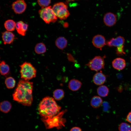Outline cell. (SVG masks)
Returning a JSON list of instances; mask_svg holds the SVG:
<instances>
[{
	"mask_svg": "<svg viewBox=\"0 0 131 131\" xmlns=\"http://www.w3.org/2000/svg\"><path fill=\"white\" fill-rule=\"evenodd\" d=\"M33 83L20 80L12 95L13 100L26 106L31 105L33 101Z\"/></svg>",
	"mask_w": 131,
	"mask_h": 131,
	"instance_id": "1",
	"label": "cell"
},
{
	"mask_svg": "<svg viewBox=\"0 0 131 131\" xmlns=\"http://www.w3.org/2000/svg\"><path fill=\"white\" fill-rule=\"evenodd\" d=\"M61 108L54 98L47 96L44 98L41 101L38 109L42 119H45L51 118L57 115Z\"/></svg>",
	"mask_w": 131,
	"mask_h": 131,
	"instance_id": "2",
	"label": "cell"
},
{
	"mask_svg": "<svg viewBox=\"0 0 131 131\" xmlns=\"http://www.w3.org/2000/svg\"><path fill=\"white\" fill-rule=\"evenodd\" d=\"M20 66L21 77L22 79L28 81L36 77V70L30 63L25 62Z\"/></svg>",
	"mask_w": 131,
	"mask_h": 131,
	"instance_id": "3",
	"label": "cell"
},
{
	"mask_svg": "<svg viewBox=\"0 0 131 131\" xmlns=\"http://www.w3.org/2000/svg\"><path fill=\"white\" fill-rule=\"evenodd\" d=\"M39 14L40 18L47 24L55 23L57 19L51 6L42 7L39 10Z\"/></svg>",
	"mask_w": 131,
	"mask_h": 131,
	"instance_id": "4",
	"label": "cell"
},
{
	"mask_svg": "<svg viewBox=\"0 0 131 131\" xmlns=\"http://www.w3.org/2000/svg\"><path fill=\"white\" fill-rule=\"evenodd\" d=\"M65 112L62 111L51 118L42 119L47 128L50 129L56 127L59 128L63 126L65 121L62 116Z\"/></svg>",
	"mask_w": 131,
	"mask_h": 131,
	"instance_id": "5",
	"label": "cell"
},
{
	"mask_svg": "<svg viewBox=\"0 0 131 131\" xmlns=\"http://www.w3.org/2000/svg\"><path fill=\"white\" fill-rule=\"evenodd\" d=\"M52 8L57 18L61 20L66 19L70 15L67 6L63 2H59L55 4Z\"/></svg>",
	"mask_w": 131,
	"mask_h": 131,
	"instance_id": "6",
	"label": "cell"
},
{
	"mask_svg": "<svg viewBox=\"0 0 131 131\" xmlns=\"http://www.w3.org/2000/svg\"><path fill=\"white\" fill-rule=\"evenodd\" d=\"M104 57L96 56L90 60L86 65L91 70L98 72L104 68L105 63Z\"/></svg>",
	"mask_w": 131,
	"mask_h": 131,
	"instance_id": "7",
	"label": "cell"
},
{
	"mask_svg": "<svg viewBox=\"0 0 131 131\" xmlns=\"http://www.w3.org/2000/svg\"><path fill=\"white\" fill-rule=\"evenodd\" d=\"M12 7L16 14H20L25 11L27 5L24 0H16L13 2Z\"/></svg>",
	"mask_w": 131,
	"mask_h": 131,
	"instance_id": "8",
	"label": "cell"
},
{
	"mask_svg": "<svg viewBox=\"0 0 131 131\" xmlns=\"http://www.w3.org/2000/svg\"><path fill=\"white\" fill-rule=\"evenodd\" d=\"M92 43L96 48L101 50L102 48L106 44V39L103 36L99 34L94 36L92 40Z\"/></svg>",
	"mask_w": 131,
	"mask_h": 131,
	"instance_id": "9",
	"label": "cell"
},
{
	"mask_svg": "<svg viewBox=\"0 0 131 131\" xmlns=\"http://www.w3.org/2000/svg\"><path fill=\"white\" fill-rule=\"evenodd\" d=\"M117 20L116 15L111 12L106 14L103 17V21L107 26L111 27L114 25L116 23Z\"/></svg>",
	"mask_w": 131,
	"mask_h": 131,
	"instance_id": "10",
	"label": "cell"
},
{
	"mask_svg": "<svg viewBox=\"0 0 131 131\" xmlns=\"http://www.w3.org/2000/svg\"><path fill=\"white\" fill-rule=\"evenodd\" d=\"M2 37L4 44H10L16 39L14 34L11 32L6 31L2 33Z\"/></svg>",
	"mask_w": 131,
	"mask_h": 131,
	"instance_id": "11",
	"label": "cell"
},
{
	"mask_svg": "<svg viewBox=\"0 0 131 131\" xmlns=\"http://www.w3.org/2000/svg\"><path fill=\"white\" fill-rule=\"evenodd\" d=\"M125 42L124 38L119 36L115 38H112L106 42V44L109 47H118L123 45Z\"/></svg>",
	"mask_w": 131,
	"mask_h": 131,
	"instance_id": "12",
	"label": "cell"
},
{
	"mask_svg": "<svg viewBox=\"0 0 131 131\" xmlns=\"http://www.w3.org/2000/svg\"><path fill=\"white\" fill-rule=\"evenodd\" d=\"M28 26L27 24L22 21H19L16 23V29L19 34L24 36L26 35Z\"/></svg>",
	"mask_w": 131,
	"mask_h": 131,
	"instance_id": "13",
	"label": "cell"
},
{
	"mask_svg": "<svg viewBox=\"0 0 131 131\" xmlns=\"http://www.w3.org/2000/svg\"><path fill=\"white\" fill-rule=\"evenodd\" d=\"M113 67L118 70H121L124 69L126 65L125 60L122 58H117L114 59L112 62Z\"/></svg>",
	"mask_w": 131,
	"mask_h": 131,
	"instance_id": "14",
	"label": "cell"
},
{
	"mask_svg": "<svg viewBox=\"0 0 131 131\" xmlns=\"http://www.w3.org/2000/svg\"><path fill=\"white\" fill-rule=\"evenodd\" d=\"M93 81L96 84L100 85L103 84L106 80V76L102 73L98 72L96 73L93 77Z\"/></svg>",
	"mask_w": 131,
	"mask_h": 131,
	"instance_id": "15",
	"label": "cell"
},
{
	"mask_svg": "<svg viewBox=\"0 0 131 131\" xmlns=\"http://www.w3.org/2000/svg\"><path fill=\"white\" fill-rule=\"evenodd\" d=\"M81 82L77 79H73L69 82L68 84V87L71 90L75 91L79 89L81 87Z\"/></svg>",
	"mask_w": 131,
	"mask_h": 131,
	"instance_id": "16",
	"label": "cell"
},
{
	"mask_svg": "<svg viewBox=\"0 0 131 131\" xmlns=\"http://www.w3.org/2000/svg\"><path fill=\"white\" fill-rule=\"evenodd\" d=\"M103 103L102 99L99 96H95L91 98L90 104L93 108H97L99 107Z\"/></svg>",
	"mask_w": 131,
	"mask_h": 131,
	"instance_id": "17",
	"label": "cell"
},
{
	"mask_svg": "<svg viewBox=\"0 0 131 131\" xmlns=\"http://www.w3.org/2000/svg\"><path fill=\"white\" fill-rule=\"evenodd\" d=\"M67 41L66 39L63 37H60L56 40L55 44L56 46L58 48L63 49L66 46Z\"/></svg>",
	"mask_w": 131,
	"mask_h": 131,
	"instance_id": "18",
	"label": "cell"
},
{
	"mask_svg": "<svg viewBox=\"0 0 131 131\" xmlns=\"http://www.w3.org/2000/svg\"><path fill=\"white\" fill-rule=\"evenodd\" d=\"M16 25V23L12 19L7 20L4 24V27L7 31L11 32L15 30Z\"/></svg>",
	"mask_w": 131,
	"mask_h": 131,
	"instance_id": "19",
	"label": "cell"
},
{
	"mask_svg": "<svg viewBox=\"0 0 131 131\" xmlns=\"http://www.w3.org/2000/svg\"><path fill=\"white\" fill-rule=\"evenodd\" d=\"M11 103L8 101H4L1 102L0 103V110L3 113L8 112L11 110Z\"/></svg>",
	"mask_w": 131,
	"mask_h": 131,
	"instance_id": "20",
	"label": "cell"
},
{
	"mask_svg": "<svg viewBox=\"0 0 131 131\" xmlns=\"http://www.w3.org/2000/svg\"><path fill=\"white\" fill-rule=\"evenodd\" d=\"M35 52L38 54H41L45 53L46 48L45 44L42 42L37 43L34 48Z\"/></svg>",
	"mask_w": 131,
	"mask_h": 131,
	"instance_id": "21",
	"label": "cell"
},
{
	"mask_svg": "<svg viewBox=\"0 0 131 131\" xmlns=\"http://www.w3.org/2000/svg\"><path fill=\"white\" fill-rule=\"evenodd\" d=\"M109 92L108 88L105 85H101L97 89V93L98 95L102 97H105L107 96Z\"/></svg>",
	"mask_w": 131,
	"mask_h": 131,
	"instance_id": "22",
	"label": "cell"
},
{
	"mask_svg": "<svg viewBox=\"0 0 131 131\" xmlns=\"http://www.w3.org/2000/svg\"><path fill=\"white\" fill-rule=\"evenodd\" d=\"M10 70L9 66L4 61H1L0 64V71L1 74L5 75L8 73Z\"/></svg>",
	"mask_w": 131,
	"mask_h": 131,
	"instance_id": "23",
	"label": "cell"
},
{
	"mask_svg": "<svg viewBox=\"0 0 131 131\" xmlns=\"http://www.w3.org/2000/svg\"><path fill=\"white\" fill-rule=\"evenodd\" d=\"M54 98L57 100L62 99L64 96V92L62 89H58L55 90L53 92Z\"/></svg>",
	"mask_w": 131,
	"mask_h": 131,
	"instance_id": "24",
	"label": "cell"
},
{
	"mask_svg": "<svg viewBox=\"0 0 131 131\" xmlns=\"http://www.w3.org/2000/svg\"><path fill=\"white\" fill-rule=\"evenodd\" d=\"M5 82L7 88L11 89L15 87L16 81L12 77H9L6 78Z\"/></svg>",
	"mask_w": 131,
	"mask_h": 131,
	"instance_id": "25",
	"label": "cell"
},
{
	"mask_svg": "<svg viewBox=\"0 0 131 131\" xmlns=\"http://www.w3.org/2000/svg\"><path fill=\"white\" fill-rule=\"evenodd\" d=\"M119 131H131V125L126 123H122L119 125Z\"/></svg>",
	"mask_w": 131,
	"mask_h": 131,
	"instance_id": "26",
	"label": "cell"
},
{
	"mask_svg": "<svg viewBox=\"0 0 131 131\" xmlns=\"http://www.w3.org/2000/svg\"><path fill=\"white\" fill-rule=\"evenodd\" d=\"M51 1V0H37L38 4L42 7L48 6L50 4Z\"/></svg>",
	"mask_w": 131,
	"mask_h": 131,
	"instance_id": "27",
	"label": "cell"
},
{
	"mask_svg": "<svg viewBox=\"0 0 131 131\" xmlns=\"http://www.w3.org/2000/svg\"><path fill=\"white\" fill-rule=\"evenodd\" d=\"M116 54L118 55H122L125 54L124 49L123 45L117 47L116 50Z\"/></svg>",
	"mask_w": 131,
	"mask_h": 131,
	"instance_id": "28",
	"label": "cell"
},
{
	"mask_svg": "<svg viewBox=\"0 0 131 131\" xmlns=\"http://www.w3.org/2000/svg\"><path fill=\"white\" fill-rule=\"evenodd\" d=\"M102 105L103 106V110L105 112H107L108 110L109 106L108 103L106 102H103Z\"/></svg>",
	"mask_w": 131,
	"mask_h": 131,
	"instance_id": "29",
	"label": "cell"
},
{
	"mask_svg": "<svg viewBox=\"0 0 131 131\" xmlns=\"http://www.w3.org/2000/svg\"><path fill=\"white\" fill-rule=\"evenodd\" d=\"M126 120L127 121L131 123V111L127 115Z\"/></svg>",
	"mask_w": 131,
	"mask_h": 131,
	"instance_id": "30",
	"label": "cell"
},
{
	"mask_svg": "<svg viewBox=\"0 0 131 131\" xmlns=\"http://www.w3.org/2000/svg\"><path fill=\"white\" fill-rule=\"evenodd\" d=\"M70 131H82L81 129L78 127H73Z\"/></svg>",
	"mask_w": 131,
	"mask_h": 131,
	"instance_id": "31",
	"label": "cell"
},
{
	"mask_svg": "<svg viewBox=\"0 0 131 131\" xmlns=\"http://www.w3.org/2000/svg\"><path fill=\"white\" fill-rule=\"evenodd\" d=\"M75 0H66L67 2H69L71 1H74Z\"/></svg>",
	"mask_w": 131,
	"mask_h": 131,
	"instance_id": "32",
	"label": "cell"
},
{
	"mask_svg": "<svg viewBox=\"0 0 131 131\" xmlns=\"http://www.w3.org/2000/svg\"><path fill=\"white\" fill-rule=\"evenodd\" d=\"M130 59H131V57Z\"/></svg>",
	"mask_w": 131,
	"mask_h": 131,
	"instance_id": "33",
	"label": "cell"
}]
</instances>
